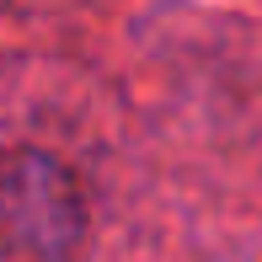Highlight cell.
<instances>
[{
    "label": "cell",
    "instance_id": "1",
    "mask_svg": "<svg viewBox=\"0 0 262 262\" xmlns=\"http://www.w3.org/2000/svg\"><path fill=\"white\" fill-rule=\"evenodd\" d=\"M86 230V198L70 166L43 150H16L0 161V241L21 257L59 262Z\"/></svg>",
    "mask_w": 262,
    "mask_h": 262
}]
</instances>
